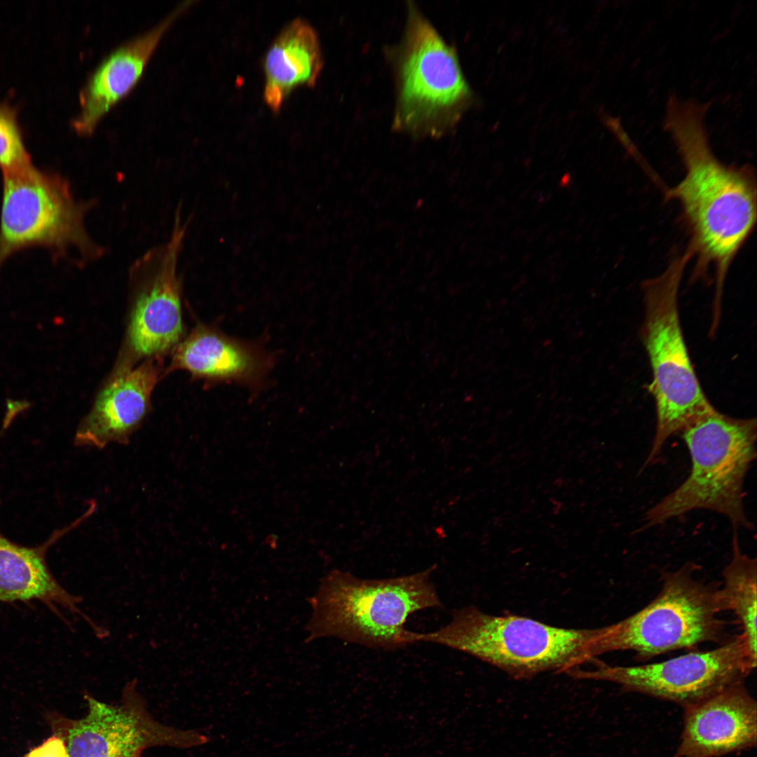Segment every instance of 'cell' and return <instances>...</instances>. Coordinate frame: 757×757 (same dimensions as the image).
I'll list each match as a JSON object with an SVG mask.
<instances>
[{
	"label": "cell",
	"mask_w": 757,
	"mask_h": 757,
	"mask_svg": "<svg viewBox=\"0 0 757 757\" xmlns=\"http://www.w3.org/2000/svg\"><path fill=\"white\" fill-rule=\"evenodd\" d=\"M708 108V104L669 97L664 128L686 174L664 192L681 205L690 235L687 250L695 257L694 278L714 269L713 308L720 310L730 267L756 223V179L750 166L728 165L714 155L704 124Z\"/></svg>",
	"instance_id": "6da1fadb"
},
{
	"label": "cell",
	"mask_w": 757,
	"mask_h": 757,
	"mask_svg": "<svg viewBox=\"0 0 757 757\" xmlns=\"http://www.w3.org/2000/svg\"><path fill=\"white\" fill-rule=\"evenodd\" d=\"M435 568L433 565L411 575L374 580L331 571L308 599L312 613L306 642L336 637L373 648L404 647L407 618L418 611L442 606L430 578Z\"/></svg>",
	"instance_id": "7a4b0ae2"
},
{
	"label": "cell",
	"mask_w": 757,
	"mask_h": 757,
	"mask_svg": "<svg viewBox=\"0 0 757 757\" xmlns=\"http://www.w3.org/2000/svg\"><path fill=\"white\" fill-rule=\"evenodd\" d=\"M691 468L686 479L649 509L645 527L695 510L726 517L735 530H753L744 506V484L756 458V418L727 416L715 408L681 432Z\"/></svg>",
	"instance_id": "3957f363"
},
{
	"label": "cell",
	"mask_w": 757,
	"mask_h": 757,
	"mask_svg": "<svg viewBox=\"0 0 757 757\" xmlns=\"http://www.w3.org/2000/svg\"><path fill=\"white\" fill-rule=\"evenodd\" d=\"M594 629H568L517 615H494L475 606L456 611L436 631H409V644L430 642L464 652L514 678L566 672L592 660Z\"/></svg>",
	"instance_id": "277c9868"
},
{
	"label": "cell",
	"mask_w": 757,
	"mask_h": 757,
	"mask_svg": "<svg viewBox=\"0 0 757 757\" xmlns=\"http://www.w3.org/2000/svg\"><path fill=\"white\" fill-rule=\"evenodd\" d=\"M691 259L686 250L642 285L641 337L652 370L656 412L655 435L643 468L655 462L671 436L714 409L693 369L680 321L678 290Z\"/></svg>",
	"instance_id": "5b68a950"
},
{
	"label": "cell",
	"mask_w": 757,
	"mask_h": 757,
	"mask_svg": "<svg viewBox=\"0 0 757 757\" xmlns=\"http://www.w3.org/2000/svg\"><path fill=\"white\" fill-rule=\"evenodd\" d=\"M393 67L397 99L393 129L415 137L437 138L458 123L473 102L455 49L409 4Z\"/></svg>",
	"instance_id": "8992f818"
},
{
	"label": "cell",
	"mask_w": 757,
	"mask_h": 757,
	"mask_svg": "<svg viewBox=\"0 0 757 757\" xmlns=\"http://www.w3.org/2000/svg\"><path fill=\"white\" fill-rule=\"evenodd\" d=\"M92 200H80L61 175L32 163L2 172L0 268L13 254L42 247L57 256L73 251L79 264L101 258L104 249L86 225Z\"/></svg>",
	"instance_id": "52a82bcc"
},
{
	"label": "cell",
	"mask_w": 757,
	"mask_h": 757,
	"mask_svg": "<svg viewBox=\"0 0 757 757\" xmlns=\"http://www.w3.org/2000/svg\"><path fill=\"white\" fill-rule=\"evenodd\" d=\"M690 564L665 574L657 596L646 606L611 625L594 628L590 655L632 650L650 659L717 641L724 623L719 589L693 577Z\"/></svg>",
	"instance_id": "ba28073f"
},
{
	"label": "cell",
	"mask_w": 757,
	"mask_h": 757,
	"mask_svg": "<svg viewBox=\"0 0 757 757\" xmlns=\"http://www.w3.org/2000/svg\"><path fill=\"white\" fill-rule=\"evenodd\" d=\"M756 667L740 634L714 649L692 652L665 661L638 666L599 663L594 669L577 667L574 678L613 682L627 691L672 701L685 707L730 686L742 683Z\"/></svg>",
	"instance_id": "9c48e42d"
},
{
	"label": "cell",
	"mask_w": 757,
	"mask_h": 757,
	"mask_svg": "<svg viewBox=\"0 0 757 757\" xmlns=\"http://www.w3.org/2000/svg\"><path fill=\"white\" fill-rule=\"evenodd\" d=\"M84 697L88 713L83 718L55 724V735L64 741L69 757H140L152 746L187 749L210 741L196 730L173 728L152 718L136 679L125 685L120 704L104 703L90 695Z\"/></svg>",
	"instance_id": "30bf717a"
},
{
	"label": "cell",
	"mask_w": 757,
	"mask_h": 757,
	"mask_svg": "<svg viewBox=\"0 0 757 757\" xmlns=\"http://www.w3.org/2000/svg\"><path fill=\"white\" fill-rule=\"evenodd\" d=\"M179 208L168 238L132 263V307L127 344L135 358L152 359L175 346L183 332L178 266L186 236Z\"/></svg>",
	"instance_id": "8fae6325"
},
{
	"label": "cell",
	"mask_w": 757,
	"mask_h": 757,
	"mask_svg": "<svg viewBox=\"0 0 757 757\" xmlns=\"http://www.w3.org/2000/svg\"><path fill=\"white\" fill-rule=\"evenodd\" d=\"M674 757H717L755 746L757 706L739 683L686 707Z\"/></svg>",
	"instance_id": "7c38bea8"
},
{
	"label": "cell",
	"mask_w": 757,
	"mask_h": 757,
	"mask_svg": "<svg viewBox=\"0 0 757 757\" xmlns=\"http://www.w3.org/2000/svg\"><path fill=\"white\" fill-rule=\"evenodd\" d=\"M93 514L88 508L69 525L55 531L46 542L35 547L16 543L0 531V602L38 601L64 620L60 608L79 615L96 636L104 639L109 632L93 621L79 608L80 596L67 591L50 571L47 561L48 549L60 538L76 528Z\"/></svg>",
	"instance_id": "4fadbf2b"
},
{
	"label": "cell",
	"mask_w": 757,
	"mask_h": 757,
	"mask_svg": "<svg viewBox=\"0 0 757 757\" xmlns=\"http://www.w3.org/2000/svg\"><path fill=\"white\" fill-rule=\"evenodd\" d=\"M158 376L159 369L151 359L117 371L79 424L74 444L98 449L128 444L149 413Z\"/></svg>",
	"instance_id": "5bb4252c"
},
{
	"label": "cell",
	"mask_w": 757,
	"mask_h": 757,
	"mask_svg": "<svg viewBox=\"0 0 757 757\" xmlns=\"http://www.w3.org/2000/svg\"><path fill=\"white\" fill-rule=\"evenodd\" d=\"M184 3L143 34L114 50L88 79L79 96L80 111L74 130L91 135L103 117L135 87L165 33L188 8Z\"/></svg>",
	"instance_id": "9a60e30c"
},
{
	"label": "cell",
	"mask_w": 757,
	"mask_h": 757,
	"mask_svg": "<svg viewBox=\"0 0 757 757\" xmlns=\"http://www.w3.org/2000/svg\"><path fill=\"white\" fill-rule=\"evenodd\" d=\"M273 358L257 343L199 325L177 348L171 369H182L212 383L263 386Z\"/></svg>",
	"instance_id": "2e32d148"
},
{
	"label": "cell",
	"mask_w": 757,
	"mask_h": 757,
	"mask_svg": "<svg viewBox=\"0 0 757 757\" xmlns=\"http://www.w3.org/2000/svg\"><path fill=\"white\" fill-rule=\"evenodd\" d=\"M322 65L320 42L312 26L302 19L288 24L264 60V99L268 107L278 111L293 90L315 85Z\"/></svg>",
	"instance_id": "e0dca14e"
},
{
	"label": "cell",
	"mask_w": 757,
	"mask_h": 757,
	"mask_svg": "<svg viewBox=\"0 0 757 757\" xmlns=\"http://www.w3.org/2000/svg\"><path fill=\"white\" fill-rule=\"evenodd\" d=\"M732 556L723 572L719 589L724 611H733L749 650L756 658V559L741 550L737 530L732 540Z\"/></svg>",
	"instance_id": "ac0fdd59"
},
{
	"label": "cell",
	"mask_w": 757,
	"mask_h": 757,
	"mask_svg": "<svg viewBox=\"0 0 757 757\" xmlns=\"http://www.w3.org/2000/svg\"><path fill=\"white\" fill-rule=\"evenodd\" d=\"M32 163L15 109L6 103L0 102V169L1 172L18 170Z\"/></svg>",
	"instance_id": "d6986e66"
},
{
	"label": "cell",
	"mask_w": 757,
	"mask_h": 757,
	"mask_svg": "<svg viewBox=\"0 0 757 757\" xmlns=\"http://www.w3.org/2000/svg\"><path fill=\"white\" fill-rule=\"evenodd\" d=\"M25 757H69L65 744L57 735L48 738Z\"/></svg>",
	"instance_id": "ffe728a7"
},
{
	"label": "cell",
	"mask_w": 757,
	"mask_h": 757,
	"mask_svg": "<svg viewBox=\"0 0 757 757\" xmlns=\"http://www.w3.org/2000/svg\"><path fill=\"white\" fill-rule=\"evenodd\" d=\"M32 405V403L26 399L14 400L7 398L6 400V411L4 418V428H7L18 414L27 410Z\"/></svg>",
	"instance_id": "44dd1931"
}]
</instances>
